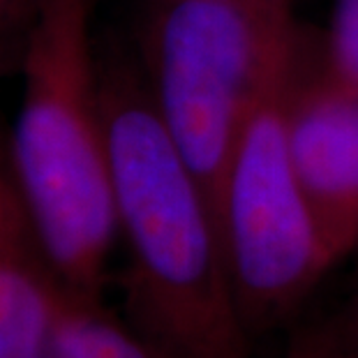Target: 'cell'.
Masks as SVG:
<instances>
[{"mask_svg": "<svg viewBox=\"0 0 358 358\" xmlns=\"http://www.w3.org/2000/svg\"><path fill=\"white\" fill-rule=\"evenodd\" d=\"M125 322L173 358H250L217 217L159 120L141 65L100 60Z\"/></svg>", "mask_w": 358, "mask_h": 358, "instance_id": "obj_1", "label": "cell"}, {"mask_svg": "<svg viewBox=\"0 0 358 358\" xmlns=\"http://www.w3.org/2000/svg\"><path fill=\"white\" fill-rule=\"evenodd\" d=\"M303 56L250 113L227 166L217 224L250 338L287 326L338 266L303 187L289 134V104Z\"/></svg>", "mask_w": 358, "mask_h": 358, "instance_id": "obj_4", "label": "cell"}, {"mask_svg": "<svg viewBox=\"0 0 358 358\" xmlns=\"http://www.w3.org/2000/svg\"><path fill=\"white\" fill-rule=\"evenodd\" d=\"M317 72L358 95V0H333Z\"/></svg>", "mask_w": 358, "mask_h": 358, "instance_id": "obj_9", "label": "cell"}, {"mask_svg": "<svg viewBox=\"0 0 358 358\" xmlns=\"http://www.w3.org/2000/svg\"><path fill=\"white\" fill-rule=\"evenodd\" d=\"M70 296L0 153V358H51Z\"/></svg>", "mask_w": 358, "mask_h": 358, "instance_id": "obj_6", "label": "cell"}, {"mask_svg": "<svg viewBox=\"0 0 358 358\" xmlns=\"http://www.w3.org/2000/svg\"><path fill=\"white\" fill-rule=\"evenodd\" d=\"M289 134L312 210L340 264L358 252V95L301 70Z\"/></svg>", "mask_w": 358, "mask_h": 358, "instance_id": "obj_5", "label": "cell"}, {"mask_svg": "<svg viewBox=\"0 0 358 358\" xmlns=\"http://www.w3.org/2000/svg\"><path fill=\"white\" fill-rule=\"evenodd\" d=\"M21 72L10 171L67 292L97 303L118 217L90 0H37Z\"/></svg>", "mask_w": 358, "mask_h": 358, "instance_id": "obj_2", "label": "cell"}, {"mask_svg": "<svg viewBox=\"0 0 358 358\" xmlns=\"http://www.w3.org/2000/svg\"><path fill=\"white\" fill-rule=\"evenodd\" d=\"M139 51L157 116L217 217L250 113L306 53L294 0H157Z\"/></svg>", "mask_w": 358, "mask_h": 358, "instance_id": "obj_3", "label": "cell"}, {"mask_svg": "<svg viewBox=\"0 0 358 358\" xmlns=\"http://www.w3.org/2000/svg\"><path fill=\"white\" fill-rule=\"evenodd\" d=\"M282 358H358V294L331 315L296 326Z\"/></svg>", "mask_w": 358, "mask_h": 358, "instance_id": "obj_8", "label": "cell"}, {"mask_svg": "<svg viewBox=\"0 0 358 358\" xmlns=\"http://www.w3.org/2000/svg\"><path fill=\"white\" fill-rule=\"evenodd\" d=\"M37 0H0V60L3 53L10 56V47L19 33L26 30L33 21Z\"/></svg>", "mask_w": 358, "mask_h": 358, "instance_id": "obj_10", "label": "cell"}, {"mask_svg": "<svg viewBox=\"0 0 358 358\" xmlns=\"http://www.w3.org/2000/svg\"><path fill=\"white\" fill-rule=\"evenodd\" d=\"M51 358H173L123 319L106 312L102 301L70 296L58 324Z\"/></svg>", "mask_w": 358, "mask_h": 358, "instance_id": "obj_7", "label": "cell"}]
</instances>
